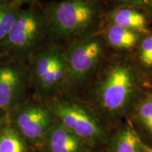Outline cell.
Listing matches in <instances>:
<instances>
[{
    "label": "cell",
    "instance_id": "obj_1",
    "mask_svg": "<svg viewBox=\"0 0 152 152\" xmlns=\"http://www.w3.org/2000/svg\"><path fill=\"white\" fill-rule=\"evenodd\" d=\"M86 102L113 130L152 85L131 54L111 52L85 88Z\"/></svg>",
    "mask_w": 152,
    "mask_h": 152
},
{
    "label": "cell",
    "instance_id": "obj_2",
    "mask_svg": "<svg viewBox=\"0 0 152 152\" xmlns=\"http://www.w3.org/2000/svg\"><path fill=\"white\" fill-rule=\"evenodd\" d=\"M48 42L66 47L99 33L107 9L98 0H61L41 5Z\"/></svg>",
    "mask_w": 152,
    "mask_h": 152
},
{
    "label": "cell",
    "instance_id": "obj_3",
    "mask_svg": "<svg viewBox=\"0 0 152 152\" xmlns=\"http://www.w3.org/2000/svg\"><path fill=\"white\" fill-rule=\"evenodd\" d=\"M55 118L94 148L106 147L111 129L86 101L64 92L47 104Z\"/></svg>",
    "mask_w": 152,
    "mask_h": 152
},
{
    "label": "cell",
    "instance_id": "obj_4",
    "mask_svg": "<svg viewBox=\"0 0 152 152\" xmlns=\"http://www.w3.org/2000/svg\"><path fill=\"white\" fill-rule=\"evenodd\" d=\"M66 61L65 92L74 94L85 90L109 54L99 33L75 42L64 48Z\"/></svg>",
    "mask_w": 152,
    "mask_h": 152
},
{
    "label": "cell",
    "instance_id": "obj_5",
    "mask_svg": "<svg viewBox=\"0 0 152 152\" xmlns=\"http://www.w3.org/2000/svg\"><path fill=\"white\" fill-rule=\"evenodd\" d=\"M48 42L46 25L39 4L20 9L7 37L0 44L4 56L28 61Z\"/></svg>",
    "mask_w": 152,
    "mask_h": 152
},
{
    "label": "cell",
    "instance_id": "obj_6",
    "mask_svg": "<svg viewBox=\"0 0 152 152\" xmlns=\"http://www.w3.org/2000/svg\"><path fill=\"white\" fill-rule=\"evenodd\" d=\"M28 61L30 85L39 96L49 100L65 92L66 61L64 47L47 42Z\"/></svg>",
    "mask_w": 152,
    "mask_h": 152
},
{
    "label": "cell",
    "instance_id": "obj_7",
    "mask_svg": "<svg viewBox=\"0 0 152 152\" xmlns=\"http://www.w3.org/2000/svg\"><path fill=\"white\" fill-rule=\"evenodd\" d=\"M11 126L27 142L42 146L55 118L47 105L36 102H22L11 112Z\"/></svg>",
    "mask_w": 152,
    "mask_h": 152
},
{
    "label": "cell",
    "instance_id": "obj_8",
    "mask_svg": "<svg viewBox=\"0 0 152 152\" xmlns=\"http://www.w3.org/2000/svg\"><path fill=\"white\" fill-rule=\"evenodd\" d=\"M25 61L8 57L0 62V109L5 113L22 103L30 85L29 68Z\"/></svg>",
    "mask_w": 152,
    "mask_h": 152
},
{
    "label": "cell",
    "instance_id": "obj_9",
    "mask_svg": "<svg viewBox=\"0 0 152 152\" xmlns=\"http://www.w3.org/2000/svg\"><path fill=\"white\" fill-rule=\"evenodd\" d=\"M45 152H90L96 149L55 120L42 145Z\"/></svg>",
    "mask_w": 152,
    "mask_h": 152
},
{
    "label": "cell",
    "instance_id": "obj_10",
    "mask_svg": "<svg viewBox=\"0 0 152 152\" xmlns=\"http://www.w3.org/2000/svg\"><path fill=\"white\" fill-rule=\"evenodd\" d=\"M104 24L115 25L142 35H147L152 31V17L141 9L130 7L107 9Z\"/></svg>",
    "mask_w": 152,
    "mask_h": 152
},
{
    "label": "cell",
    "instance_id": "obj_11",
    "mask_svg": "<svg viewBox=\"0 0 152 152\" xmlns=\"http://www.w3.org/2000/svg\"><path fill=\"white\" fill-rule=\"evenodd\" d=\"M106 147V152H146L148 148L129 116L112 130Z\"/></svg>",
    "mask_w": 152,
    "mask_h": 152
},
{
    "label": "cell",
    "instance_id": "obj_12",
    "mask_svg": "<svg viewBox=\"0 0 152 152\" xmlns=\"http://www.w3.org/2000/svg\"><path fill=\"white\" fill-rule=\"evenodd\" d=\"M99 33L110 52L131 55L144 36L127 28L109 24H104Z\"/></svg>",
    "mask_w": 152,
    "mask_h": 152
},
{
    "label": "cell",
    "instance_id": "obj_13",
    "mask_svg": "<svg viewBox=\"0 0 152 152\" xmlns=\"http://www.w3.org/2000/svg\"><path fill=\"white\" fill-rule=\"evenodd\" d=\"M129 117L135 128L152 140V90L144 93L139 99Z\"/></svg>",
    "mask_w": 152,
    "mask_h": 152
},
{
    "label": "cell",
    "instance_id": "obj_14",
    "mask_svg": "<svg viewBox=\"0 0 152 152\" xmlns=\"http://www.w3.org/2000/svg\"><path fill=\"white\" fill-rule=\"evenodd\" d=\"M132 56L142 73L149 78L152 73V31L142 37Z\"/></svg>",
    "mask_w": 152,
    "mask_h": 152
},
{
    "label": "cell",
    "instance_id": "obj_15",
    "mask_svg": "<svg viewBox=\"0 0 152 152\" xmlns=\"http://www.w3.org/2000/svg\"><path fill=\"white\" fill-rule=\"evenodd\" d=\"M0 152H29L27 142L14 128L5 125L0 130Z\"/></svg>",
    "mask_w": 152,
    "mask_h": 152
},
{
    "label": "cell",
    "instance_id": "obj_16",
    "mask_svg": "<svg viewBox=\"0 0 152 152\" xmlns=\"http://www.w3.org/2000/svg\"><path fill=\"white\" fill-rule=\"evenodd\" d=\"M20 9L12 2L0 3V44L10 32Z\"/></svg>",
    "mask_w": 152,
    "mask_h": 152
},
{
    "label": "cell",
    "instance_id": "obj_17",
    "mask_svg": "<svg viewBox=\"0 0 152 152\" xmlns=\"http://www.w3.org/2000/svg\"><path fill=\"white\" fill-rule=\"evenodd\" d=\"M107 9L119 7H134L147 12L152 17V0H105Z\"/></svg>",
    "mask_w": 152,
    "mask_h": 152
},
{
    "label": "cell",
    "instance_id": "obj_18",
    "mask_svg": "<svg viewBox=\"0 0 152 152\" xmlns=\"http://www.w3.org/2000/svg\"><path fill=\"white\" fill-rule=\"evenodd\" d=\"M38 3V0H13L12 4L17 8L21 9L24 5H33Z\"/></svg>",
    "mask_w": 152,
    "mask_h": 152
},
{
    "label": "cell",
    "instance_id": "obj_19",
    "mask_svg": "<svg viewBox=\"0 0 152 152\" xmlns=\"http://www.w3.org/2000/svg\"><path fill=\"white\" fill-rule=\"evenodd\" d=\"M5 112H4L2 110L0 109V130L3 128L4 125L5 120H6V115Z\"/></svg>",
    "mask_w": 152,
    "mask_h": 152
},
{
    "label": "cell",
    "instance_id": "obj_20",
    "mask_svg": "<svg viewBox=\"0 0 152 152\" xmlns=\"http://www.w3.org/2000/svg\"><path fill=\"white\" fill-rule=\"evenodd\" d=\"M13 0H0V3H6V2H12Z\"/></svg>",
    "mask_w": 152,
    "mask_h": 152
},
{
    "label": "cell",
    "instance_id": "obj_21",
    "mask_svg": "<svg viewBox=\"0 0 152 152\" xmlns=\"http://www.w3.org/2000/svg\"><path fill=\"white\" fill-rule=\"evenodd\" d=\"M149 81L150 82V83H151V85H152V73H151V75H149Z\"/></svg>",
    "mask_w": 152,
    "mask_h": 152
},
{
    "label": "cell",
    "instance_id": "obj_22",
    "mask_svg": "<svg viewBox=\"0 0 152 152\" xmlns=\"http://www.w3.org/2000/svg\"><path fill=\"white\" fill-rule=\"evenodd\" d=\"M4 57V54H2V53L0 52V62H1V59H2Z\"/></svg>",
    "mask_w": 152,
    "mask_h": 152
},
{
    "label": "cell",
    "instance_id": "obj_23",
    "mask_svg": "<svg viewBox=\"0 0 152 152\" xmlns=\"http://www.w3.org/2000/svg\"><path fill=\"white\" fill-rule=\"evenodd\" d=\"M146 152H152V148H150V147H148L147 151Z\"/></svg>",
    "mask_w": 152,
    "mask_h": 152
},
{
    "label": "cell",
    "instance_id": "obj_24",
    "mask_svg": "<svg viewBox=\"0 0 152 152\" xmlns=\"http://www.w3.org/2000/svg\"><path fill=\"white\" fill-rule=\"evenodd\" d=\"M98 1H102V3H104V5H105V0H98Z\"/></svg>",
    "mask_w": 152,
    "mask_h": 152
},
{
    "label": "cell",
    "instance_id": "obj_25",
    "mask_svg": "<svg viewBox=\"0 0 152 152\" xmlns=\"http://www.w3.org/2000/svg\"><path fill=\"white\" fill-rule=\"evenodd\" d=\"M90 152H101V151H96V150L94 149H93L92 151H91Z\"/></svg>",
    "mask_w": 152,
    "mask_h": 152
},
{
    "label": "cell",
    "instance_id": "obj_26",
    "mask_svg": "<svg viewBox=\"0 0 152 152\" xmlns=\"http://www.w3.org/2000/svg\"><path fill=\"white\" fill-rule=\"evenodd\" d=\"M35 152H45V151H44V150H39V151H35Z\"/></svg>",
    "mask_w": 152,
    "mask_h": 152
}]
</instances>
